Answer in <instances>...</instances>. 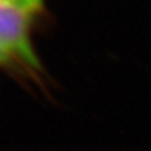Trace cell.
Here are the masks:
<instances>
[{
  "instance_id": "obj_2",
  "label": "cell",
  "mask_w": 151,
  "mask_h": 151,
  "mask_svg": "<svg viewBox=\"0 0 151 151\" xmlns=\"http://www.w3.org/2000/svg\"><path fill=\"white\" fill-rule=\"evenodd\" d=\"M9 65H16V63L3 49L0 48V66H9Z\"/></svg>"
},
{
  "instance_id": "obj_1",
  "label": "cell",
  "mask_w": 151,
  "mask_h": 151,
  "mask_svg": "<svg viewBox=\"0 0 151 151\" xmlns=\"http://www.w3.org/2000/svg\"><path fill=\"white\" fill-rule=\"evenodd\" d=\"M42 10V0H0V48L14 63L38 67L29 32Z\"/></svg>"
}]
</instances>
